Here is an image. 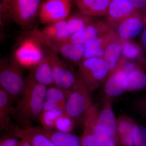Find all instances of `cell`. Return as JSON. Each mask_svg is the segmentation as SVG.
<instances>
[{"mask_svg": "<svg viewBox=\"0 0 146 146\" xmlns=\"http://www.w3.org/2000/svg\"><path fill=\"white\" fill-rule=\"evenodd\" d=\"M46 52L51 63L54 84L70 94L82 81L78 72L71 64L60 58L55 52L51 50Z\"/></svg>", "mask_w": 146, "mask_h": 146, "instance_id": "277c9868", "label": "cell"}, {"mask_svg": "<svg viewBox=\"0 0 146 146\" xmlns=\"http://www.w3.org/2000/svg\"><path fill=\"white\" fill-rule=\"evenodd\" d=\"M145 23L141 16L129 17L122 21L114 30L119 39L132 40L142 33Z\"/></svg>", "mask_w": 146, "mask_h": 146, "instance_id": "2e32d148", "label": "cell"}, {"mask_svg": "<svg viewBox=\"0 0 146 146\" xmlns=\"http://www.w3.org/2000/svg\"><path fill=\"white\" fill-rule=\"evenodd\" d=\"M21 67L17 63L11 64L0 71V86L12 98H19L25 84Z\"/></svg>", "mask_w": 146, "mask_h": 146, "instance_id": "52a82bcc", "label": "cell"}, {"mask_svg": "<svg viewBox=\"0 0 146 146\" xmlns=\"http://www.w3.org/2000/svg\"><path fill=\"white\" fill-rule=\"evenodd\" d=\"M51 49L73 65L78 66L85 59V45L64 41L54 45Z\"/></svg>", "mask_w": 146, "mask_h": 146, "instance_id": "5bb4252c", "label": "cell"}, {"mask_svg": "<svg viewBox=\"0 0 146 146\" xmlns=\"http://www.w3.org/2000/svg\"><path fill=\"white\" fill-rule=\"evenodd\" d=\"M112 29L106 21H96L73 35L65 41L86 45L106 34Z\"/></svg>", "mask_w": 146, "mask_h": 146, "instance_id": "7c38bea8", "label": "cell"}, {"mask_svg": "<svg viewBox=\"0 0 146 146\" xmlns=\"http://www.w3.org/2000/svg\"><path fill=\"white\" fill-rule=\"evenodd\" d=\"M69 94L54 84L47 87L42 111L57 108H62L64 110L65 101Z\"/></svg>", "mask_w": 146, "mask_h": 146, "instance_id": "ffe728a7", "label": "cell"}, {"mask_svg": "<svg viewBox=\"0 0 146 146\" xmlns=\"http://www.w3.org/2000/svg\"><path fill=\"white\" fill-rule=\"evenodd\" d=\"M39 39L32 35L23 40L15 51V62L20 67L33 68L43 59L45 52Z\"/></svg>", "mask_w": 146, "mask_h": 146, "instance_id": "8992f818", "label": "cell"}, {"mask_svg": "<svg viewBox=\"0 0 146 146\" xmlns=\"http://www.w3.org/2000/svg\"><path fill=\"white\" fill-rule=\"evenodd\" d=\"M43 129L45 133L56 146H82L80 138L71 132Z\"/></svg>", "mask_w": 146, "mask_h": 146, "instance_id": "7402d4cb", "label": "cell"}, {"mask_svg": "<svg viewBox=\"0 0 146 146\" xmlns=\"http://www.w3.org/2000/svg\"><path fill=\"white\" fill-rule=\"evenodd\" d=\"M98 113V107L93 104L84 121L83 131L80 138L82 146H100L96 134Z\"/></svg>", "mask_w": 146, "mask_h": 146, "instance_id": "9a60e30c", "label": "cell"}, {"mask_svg": "<svg viewBox=\"0 0 146 146\" xmlns=\"http://www.w3.org/2000/svg\"><path fill=\"white\" fill-rule=\"evenodd\" d=\"M63 112L64 109L60 108L42 111L38 121L41 123L43 128L46 129H54L56 120Z\"/></svg>", "mask_w": 146, "mask_h": 146, "instance_id": "83f0119b", "label": "cell"}, {"mask_svg": "<svg viewBox=\"0 0 146 146\" xmlns=\"http://www.w3.org/2000/svg\"><path fill=\"white\" fill-rule=\"evenodd\" d=\"M12 98L0 86V129L7 124L9 115L12 113Z\"/></svg>", "mask_w": 146, "mask_h": 146, "instance_id": "484cf974", "label": "cell"}, {"mask_svg": "<svg viewBox=\"0 0 146 146\" xmlns=\"http://www.w3.org/2000/svg\"><path fill=\"white\" fill-rule=\"evenodd\" d=\"M4 9V7L3 6L2 3H1V0H0V23L1 25L2 23V14Z\"/></svg>", "mask_w": 146, "mask_h": 146, "instance_id": "8d00e7d4", "label": "cell"}, {"mask_svg": "<svg viewBox=\"0 0 146 146\" xmlns=\"http://www.w3.org/2000/svg\"><path fill=\"white\" fill-rule=\"evenodd\" d=\"M71 0H45L39 10L42 24H50L66 20L70 13Z\"/></svg>", "mask_w": 146, "mask_h": 146, "instance_id": "ba28073f", "label": "cell"}, {"mask_svg": "<svg viewBox=\"0 0 146 146\" xmlns=\"http://www.w3.org/2000/svg\"><path fill=\"white\" fill-rule=\"evenodd\" d=\"M139 104L140 110L146 115V98L140 102Z\"/></svg>", "mask_w": 146, "mask_h": 146, "instance_id": "e575fe53", "label": "cell"}, {"mask_svg": "<svg viewBox=\"0 0 146 146\" xmlns=\"http://www.w3.org/2000/svg\"><path fill=\"white\" fill-rule=\"evenodd\" d=\"M106 16V21L111 28L114 29L126 18L141 15L128 0H112Z\"/></svg>", "mask_w": 146, "mask_h": 146, "instance_id": "30bf717a", "label": "cell"}, {"mask_svg": "<svg viewBox=\"0 0 146 146\" xmlns=\"http://www.w3.org/2000/svg\"><path fill=\"white\" fill-rule=\"evenodd\" d=\"M75 124L72 119L65 112L56 120L54 129L64 132H71Z\"/></svg>", "mask_w": 146, "mask_h": 146, "instance_id": "f1b7e54d", "label": "cell"}, {"mask_svg": "<svg viewBox=\"0 0 146 146\" xmlns=\"http://www.w3.org/2000/svg\"><path fill=\"white\" fill-rule=\"evenodd\" d=\"M118 38L115 31L112 29L106 34L85 45V59L89 58H103L107 46Z\"/></svg>", "mask_w": 146, "mask_h": 146, "instance_id": "ac0fdd59", "label": "cell"}, {"mask_svg": "<svg viewBox=\"0 0 146 146\" xmlns=\"http://www.w3.org/2000/svg\"><path fill=\"white\" fill-rule=\"evenodd\" d=\"M66 21L68 31L71 36L96 20L93 17L79 13L71 16Z\"/></svg>", "mask_w": 146, "mask_h": 146, "instance_id": "d4e9b609", "label": "cell"}, {"mask_svg": "<svg viewBox=\"0 0 146 146\" xmlns=\"http://www.w3.org/2000/svg\"><path fill=\"white\" fill-rule=\"evenodd\" d=\"M1 23H0V27H1Z\"/></svg>", "mask_w": 146, "mask_h": 146, "instance_id": "ab89813d", "label": "cell"}, {"mask_svg": "<svg viewBox=\"0 0 146 146\" xmlns=\"http://www.w3.org/2000/svg\"><path fill=\"white\" fill-rule=\"evenodd\" d=\"M96 134L100 146H118L112 138L102 132L97 127Z\"/></svg>", "mask_w": 146, "mask_h": 146, "instance_id": "1f68e13d", "label": "cell"}, {"mask_svg": "<svg viewBox=\"0 0 146 146\" xmlns=\"http://www.w3.org/2000/svg\"><path fill=\"white\" fill-rule=\"evenodd\" d=\"M145 26L141 34V42L143 47L146 50V23H145Z\"/></svg>", "mask_w": 146, "mask_h": 146, "instance_id": "836d02e7", "label": "cell"}, {"mask_svg": "<svg viewBox=\"0 0 146 146\" xmlns=\"http://www.w3.org/2000/svg\"><path fill=\"white\" fill-rule=\"evenodd\" d=\"M121 50L123 57L127 60L139 59L143 55L141 47L132 40H121Z\"/></svg>", "mask_w": 146, "mask_h": 146, "instance_id": "4316f807", "label": "cell"}, {"mask_svg": "<svg viewBox=\"0 0 146 146\" xmlns=\"http://www.w3.org/2000/svg\"><path fill=\"white\" fill-rule=\"evenodd\" d=\"M42 0H10L5 7L9 16L22 28L29 27L39 12Z\"/></svg>", "mask_w": 146, "mask_h": 146, "instance_id": "5b68a950", "label": "cell"}, {"mask_svg": "<svg viewBox=\"0 0 146 146\" xmlns=\"http://www.w3.org/2000/svg\"><path fill=\"white\" fill-rule=\"evenodd\" d=\"M33 68L32 74L38 83L47 87L54 84L51 63L46 52L43 59Z\"/></svg>", "mask_w": 146, "mask_h": 146, "instance_id": "44dd1931", "label": "cell"}, {"mask_svg": "<svg viewBox=\"0 0 146 146\" xmlns=\"http://www.w3.org/2000/svg\"><path fill=\"white\" fill-rule=\"evenodd\" d=\"M78 67L79 75L91 95L103 86L110 73L108 64L102 58H85Z\"/></svg>", "mask_w": 146, "mask_h": 146, "instance_id": "7a4b0ae2", "label": "cell"}, {"mask_svg": "<svg viewBox=\"0 0 146 146\" xmlns=\"http://www.w3.org/2000/svg\"><path fill=\"white\" fill-rule=\"evenodd\" d=\"M126 60L123 57L119 65L110 73L103 86L104 92L107 98L119 96L127 91V74L123 66Z\"/></svg>", "mask_w": 146, "mask_h": 146, "instance_id": "9c48e42d", "label": "cell"}, {"mask_svg": "<svg viewBox=\"0 0 146 146\" xmlns=\"http://www.w3.org/2000/svg\"><path fill=\"white\" fill-rule=\"evenodd\" d=\"M9 1H10V0H1V1H3L4 2H5V8L6 6L7 5V4L8 3Z\"/></svg>", "mask_w": 146, "mask_h": 146, "instance_id": "74e56055", "label": "cell"}, {"mask_svg": "<svg viewBox=\"0 0 146 146\" xmlns=\"http://www.w3.org/2000/svg\"><path fill=\"white\" fill-rule=\"evenodd\" d=\"M11 133L21 139L29 142L33 146H56L50 139L42 127L33 125L27 127L15 126Z\"/></svg>", "mask_w": 146, "mask_h": 146, "instance_id": "4fadbf2b", "label": "cell"}, {"mask_svg": "<svg viewBox=\"0 0 146 146\" xmlns=\"http://www.w3.org/2000/svg\"><path fill=\"white\" fill-rule=\"evenodd\" d=\"M90 95L82 81L71 91L66 99L64 112L75 125H83L85 117L94 104Z\"/></svg>", "mask_w": 146, "mask_h": 146, "instance_id": "3957f363", "label": "cell"}, {"mask_svg": "<svg viewBox=\"0 0 146 146\" xmlns=\"http://www.w3.org/2000/svg\"><path fill=\"white\" fill-rule=\"evenodd\" d=\"M106 99L100 112H99L97 119V127L102 132L112 138L118 146L117 135V118L112 108V100Z\"/></svg>", "mask_w": 146, "mask_h": 146, "instance_id": "8fae6325", "label": "cell"}, {"mask_svg": "<svg viewBox=\"0 0 146 146\" xmlns=\"http://www.w3.org/2000/svg\"><path fill=\"white\" fill-rule=\"evenodd\" d=\"M133 137L135 146H146V127L135 123Z\"/></svg>", "mask_w": 146, "mask_h": 146, "instance_id": "f546056e", "label": "cell"}, {"mask_svg": "<svg viewBox=\"0 0 146 146\" xmlns=\"http://www.w3.org/2000/svg\"><path fill=\"white\" fill-rule=\"evenodd\" d=\"M103 58L108 64L110 73L118 67L123 58L121 39L118 38L110 43L106 49Z\"/></svg>", "mask_w": 146, "mask_h": 146, "instance_id": "603a6c76", "label": "cell"}, {"mask_svg": "<svg viewBox=\"0 0 146 146\" xmlns=\"http://www.w3.org/2000/svg\"><path fill=\"white\" fill-rule=\"evenodd\" d=\"M47 87L36 82L31 73L27 76L23 91L11 113L19 126L32 125L38 121L43 111Z\"/></svg>", "mask_w": 146, "mask_h": 146, "instance_id": "6da1fadb", "label": "cell"}, {"mask_svg": "<svg viewBox=\"0 0 146 146\" xmlns=\"http://www.w3.org/2000/svg\"><path fill=\"white\" fill-rule=\"evenodd\" d=\"M135 123L126 115H120L117 118L118 146H135L133 128Z\"/></svg>", "mask_w": 146, "mask_h": 146, "instance_id": "d6986e66", "label": "cell"}, {"mask_svg": "<svg viewBox=\"0 0 146 146\" xmlns=\"http://www.w3.org/2000/svg\"><path fill=\"white\" fill-rule=\"evenodd\" d=\"M146 88V73L140 67L127 75V91H138Z\"/></svg>", "mask_w": 146, "mask_h": 146, "instance_id": "cb8c5ba5", "label": "cell"}, {"mask_svg": "<svg viewBox=\"0 0 146 146\" xmlns=\"http://www.w3.org/2000/svg\"><path fill=\"white\" fill-rule=\"evenodd\" d=\"M17 146H33L29 142L25 139H21Z\"/></svg>", "mask_w": 146, "mask_h": 146, "instance_id": "d590c367", "label": "cell"}, {"mask_svg": "<svg viewBox=\"0 0 146 146\" xmlns=\"http://www.w3.org/2000/svg\"><path fill=\"white\" fill-rule=\"evenodd\" d=\"M21 138L11 133L0 138V146H17Z\"/></svg>", "mask_w": 146, "mask_h": 146, "instance_id": "4dcf8cb0", "label": "cell"}, {"mask_svg": "<svg viewBox=\"0 0 146 146\" xmlns=\"http://www.w3.org/2000/svg\"><path fill=\"white\" fill-rule=\"evenodd\" d=\"M112 0H73L79 13L89 17L106 15Z\"/></svg>", "mask_w": 146, "mask_h": 146, "instance_id": "e0dca14e", "label": "cell"}, {"mask_svg": "<svg viewBox=\"0 0 146 146\" xmlns=\"http://www.w3.org/2000/svg\"><path fill=\"white\" fill-rule=\"evenodd\" d=\"M128 1L133 6V7L138 11L140 15V11H146V0H128Z\"/></svg>", "mask_w": 146, "mask_h": 146, "instance_id": "d6a6232c", "label": "cell"}, {"mask_svg": "<svg viewBox=\"0 0 146 146\" xmlns=\"http://www.w3.org/2000/svg\"><path fill=\"white\" fill-rule=\"evenodd\" d=\"M143 20L144 23H146V14L145 15V16L143 17Z\"/></svg>", "mask_w": 146, "mask_h": 146, "instance_id": "f35d334b", "label": "cell"}]
</instances>
